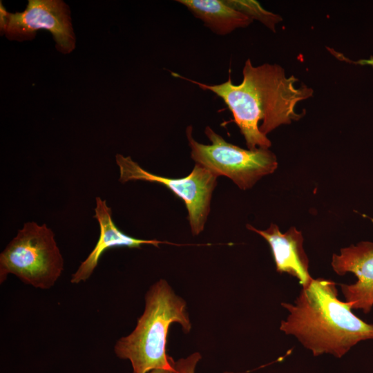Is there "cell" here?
Masks as SVG:
<instances>
[{
	"mask_svg": "<svg viewBox=\"0 0 373 373\" xmlns=\"http://www.w3.org/2000/svg\"><path fill=\"white\" fill-rule=\"evenodd\" d=\"M171 75L220 97L231 111L249 150L269 149L271 143L267 135L280 125L300 119L305 113H297L296 105L314 93L305 84L297 86L298 79L294 75L287 77L280 65L265 63L255 66L250 59L245 63L239 84H233L231 75L222 84H206L177 73Z\"/></svg>",
	"mask_w": 373,
	"mask_h": 373,
	"instance_id": "1",
	"label": "cell"
},
{
	"mask_svg": "<svg viewBox=\"0 0 373 373\" xmlns=\"http://www.w3.org/2000/svg\"><path fill=\"white\" fill-rule=\"evenodd\" d=\"M281 305L289 314L280 329L294 336L314 356L329 354L340 358L360 341L373 339V324L357 317L348 303L338 298L332 280L313 279L294 304Z\"/></svg>",
	"mask_w": 373,
	"mask_h": 373,
	"instance_id": "2",
	"label": "cell"
},
{
	"mask_svg": "<svg viewBox=\"0 0 373 373\" xmlns=\"http://www.w3.org/2000/svg\"><path fill=\"white\" fill-rule=\"evenodd\" d=\"M173 323L180 324L185 333L191 329L186 302L161 279L146 292L144 311L134 330L116 342V356L131 362L133 373L173 370V358L166 352L168 332Z\"/></svg>",
	"mask_w": 373,
	"mask_h": 373,
	"instance_id": "3",
	"label": "cell"
},
{
	"mask_svg": "<svg viewBox=\"0 0 373 373\" xmlns=\"http://www.w3.org/2000/svg\"><path fill=\"white\" fill-rule=\"evenodd\" d=\"M64 258L53 231L27 222L0 254V283L9 274L35 288L52 287L64 270Z\"/></svg>",
	"mask_w": 373,
	"mask_h": 373,
	"instance_id": "4",
	"label": "cell"
},
{
	"mask_svg": "<svg viewBox=\"0 0 373 373\" xmlns=\"http://www.w3.org/2000/svg\"><path fill=\"white\" fill-rule=\"evenodd\" d=\"M204 133L210 144L197 142L193 137V126L186 127L191 159L218 177L229 178L242 190L251 188L278 166L276 157L269 149H242L227 142L209 126H206Z\"/></svg>",
	"mask_w": 373,
	"mask_h": 373,
	"instance_id": "5",
	"label": "cell"
},
{
	"mask_svg": "<svg viewBox=\"0 0 373 373\" xmlns=\"http://www.w3.org/2000/svg\"><path fill=\"white\" fill-rule=\"evenodd\" d=\"M115 162L119 168L120 182L141 180L164 185L184 202L192 234L198 236L204 230L210 212L212 194L217 184V175L198 164H195L187 176L172 178L146 171L130 156L117 153Z\"/></svg>",
	"mask_w": 373,
	"mask_h": 373,
	"instance_id": "6",
	"label": "cell"
},
{
	"mask_svg": "<svg viewBox=\"0 0 373 373\" xmlns=\"http://www.w3.org/2000/svg\"><path fill=\"white\" fill-rule=\"evenodd\" d=\"M39 30L49 31L60 52L68 54L75 48L70 9L61 0H29L25 10L9 13L5 35L10 40L30 41Z\"/></svg>",
	"mask_w": 373,
	"mask_h": 373,
	"instance_id": "7",
	"label": "cell"
},
{
	"mask_svg": "<svg viewBox=\"0 0 373 373\" xmlns=\"http://www.w3.org/2000/svg\"><path fill=\"white\" fill-rule=\"evenodd\" d=\"M332 267L339 276L354 274L357 280L351 285L342 284L341 289L352 309L369 313L373 307V242L361 241L341 249L334 254Z\"/></svg>",
	"mask_w": 373,
	"mask_h": 373,
	"instance_id": "8",
	"label": "cell"
},
{
	"mask_svg": "<svg viewBox=\"0 0 373 373\" xmlns=\"http://www.w3.org/2000/svg\"><path fill=\"white\" fill-rule=\"evenodd\" d=\"M94 218L99 226V237L95 247L81 262L77 271L72 275L70 283L77 284L86 281L98 265L99 258L105 251L115 247L140 249L143 245H151L158 247L160 244L170 243L157 240H144L133 238L122 232L115 224L112 209L106 200L95 198Z\"/></svg>",
	"mask_w": 373,
	"mask_h": 373,
	"instance_id": "9",
	"label": "cell"
},
{
	"mask_svg": "<svg viewBox=\"0 0 373 373\" xmlns=\"http://www.w3.org/2000/svg\"><path fill=\"white\" fill-rule=\"evenodd\" d=\"M247 228L253 231L269 243L276 271L287 273L296 278L303 288L313 280L309 272V259L303 248L302 233L292 227L285 233H281L278 227L271 224L266 230H259L247 224Z\"/></svg>",
	"mask_w": 373,
	"mask_h": 373,
	"instance_id": "10",
	"label": "cell"
},
{
	"mask_svg": "<svg viewBox=\"0 0 373 373\" xmlns=\"http://www.w3.org/2000/svg\"><path fill=\"white\" fill-rule=\"evenodd\" d=\"M204 25L218 35L249 26L253 21L227 5L224 0H176Z\"/></svg>",
	"mask_w": 373,
	"mask_h": 373,
	"instance_id": "11",
	"label": "cell"
},
{
	"mask_svg": "<svg viewBox=\"0 0 373 373\" xmlns=\"http://www.w3.org/2000/svg\"><path fill=\"white\" fill-rule=\"evenodd\" d=\"M231 8L240 12L252 21L257 20L275 32L276 26L282 21V17L263 8L256 1L254 0H224Z\"/></svg>",
	"mask_w": 373,
	"mask_h": 373,
	"instance_id": "12",
	"label": "cell"
},
{
	"mask_svg": "<svg viewBox=\"0 0 373 373\" xmlns=\"http://www.w3.org/2000/svg\"><path fill=\"white\" fill-rule=\"evenodd\" d=\"M201 358L202 356L199 352H194L186 358H182L175 361L172 358V365L178 373H195L197 364Z\"/></svg>",
	"mask_w": 373,
	"mask_h": 373,
	"instance_id": "13",
	"label": "cell"
},
{
	"mask_svg": "<svg viewBox=\"0 0 373 373\" xmlns=\"http://www.w3.org/2000/svg\"><path fill=\"white\" fill-rule=\"evenodd\" d=\"M9 13L6 10L1 1L0 3V30L1 35H5L8 21Z\"/></svg>",
	"mask_w": 373,
	"mask_h": 373,
	"instance_id": "14",
	"label": "cell"
},
{
	"mask_svg": "<svg viewBox=\"0 0 373 373\" xmlns=\"http://www.w3.org/2000/svg\"><path fill=\"white\" fill-rule=\"evenodd\" d=\"M354 63H357L358 64L363 66H370L373 68V57L366 59H361Z\"/></svg>",
	"mask_w": 373,
	"mask_h": 373,
	"instance_id": "15",
	"label": "cell"
},
{
	"mask_svg": "<svg viewBox=\"0 0 373 373\" xmlns=\"http://www.w3.org/2000/svg\"><path fill=\"white\" fill-rule=\"evenodd\" d=\"M148 373H178V372L173 367V370L155 369Z\"/></svg>",
	"mask_w": 373,
	"mask_h": 373,
	"instance_id": "16",
	"label": "cell"
}]
</instances>
